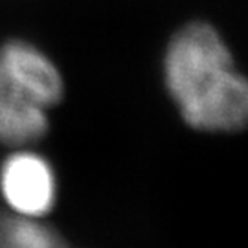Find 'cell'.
<instances>
[{
  "label": "cell",
  "mask_w": 248,
  "mask_h": 248,
  "mask_svg": "<svg viewBox=\"0 0 248 248\" xmlns=\"http://www.w3.org/2000/svg\"><path fill=\"white\" fill-rule=\"evenodd\" d=\"M166 87L187 125L233 133L248 118V85L217 30L191 22L171 39L164 59Z\"/></svg>",
  "instance_id": "6da1fadb"
},
{
  "label": "cell",
  "mask_w": 248,
  "mask_h": 248,
  "mask_svg": "<svg viewBox=\"0 0 248 248\" xmlns=\"http://www.w3.org/2000/svg\"><path fill=\"white\" fill-rule=\"evenodd\" d=\"M0 191L13 213L41 219L55 204L57 182L45 156L17 151L0 168Z\"/></svg>",
  "instance_id": "7a4b0ae2"
},
{
  "label": "cell",
  "mask_w": 248,
  "mask_h": 248,
  "mask_svg": "<svg viewBox=\"0 0 248 248\" xmlns=\"http://www.w3.org/2000/svg\"><path fill=\"white\" fill-rule=\"evenodd\" d=\"M0 64L39 105H57L64 92L61 72L45 53L26 41H9L0 48Z\"/></svg>",
  "instance_id": "3957f363"
},
{
  "label": "cell",
  "mask_w": 248,
  "mask_h": 248,
  "mask_svg": "<svg viewBox=\"0 0 248 248\" xmlns=\"http://www.w3.org/2000/svg\"><path fill=\"white\" fill-rule=\"evenodd\" d=\"M0 64V143L26 145L41 140L48 131V116Z\"/></svg>",
  "instance_id": "277c9868"
},
{
  "label": "cell",
  "mask_w": 248,
  "mask_h": 248,
  "mask_svg": "<svg viewBox=\"0 0 248 248\" xmlns=\"http://www.w3.org/2000/svg\"><path fill=\"white\" fill-rule=\"evenodd\" d=\"M0 248H70L57 232L33 217L0 212Z\"/></svg>",
  "instance_id": "5b68a950"
}]
</instances>
